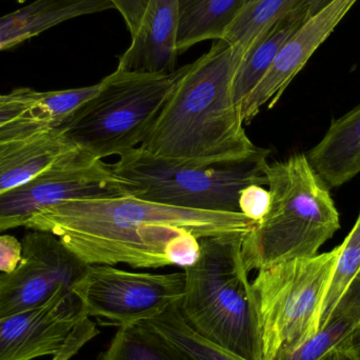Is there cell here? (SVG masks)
I'll use <instances>...</instances> for the list:
<instances>
[{"instance_id":"2e32d148","label":"cell","mask_w":360,"mask_h":360,"mask_svg":"<svg viewBox=\"0 0 360 360\" xmlns=\"http://www.w3.org/2000/svg\"><path fill=\"white\" fill-rule=\"evenodd\" d=\"M308 158L329 188H340L360 172V105L332 122Z\"/></svg>"},{"instance_id":"836d02e7","label":"cell","mask_w":360,"mask_h":360,"mask_svg":"<svg viewBox=\"0 0 360 360\" xmlns=\"http://www.w3.org/2000/svg\"><path fill=\"white\" fill-rule=\"evenodd\" d=\"M254 1H255V0H247V1H245V6H248V4H252V2H254ZM245 6H243V8H245Z\"/></svg>"},{"instance_id":"3957f363","label":"cell","mask_w":360,"mask_h":360,"mask_svg":"<svg viewBox=\"0 0 360 360\" xmlns=\"http://www.w3.org/2000/svg\"><path fill=\"white\" fill-rule=\"evenodd\" d=\"M270 207L245 235L241 257L248 273L296 258L313 257L340 230V212L325 180L306 154L268 164Z\"/></svg>"},{"instance_id":"4316f807","label":"cell","mask_w":360,"mask_h":360,"mask_svg":"<svg viewBox=\"0 0 360 360\" xmlns=\"http://www.w3.org/2000/svg\"><path fill=\"white\" fill-rule=\"evenodd\" d=\"M338 319H349L355 323L360 321V272L342 296L331 321Z\"/></svg>"},{"instance_id":"5b68a950","label":"cell","mask_w":360,"mask_h":360,"mask_svg":"<svg viewBox=\"0 0 360 360\" xmlns=\"http://www.w3.org/2000/svg\"><path fill=\"white\" fill-rule=\"evenodd\" d=\"M184 70L149 74L116 69L61 129L93 158L124 155L143 145Z\"/></svg>"},{"instance_id":"ffe728a7","label":"cell","mask_w":360,"mask_h":360,"mask_svg":"<svg viewBox=\"0 0 360 360\" xmlns=\"http://www.w3.org/2000/svg\"><path fill=\"white\" fill-rule=\"evenodd\" d=\"M302 0H255L245 6L224 33V41L247 51L252 42Z\"/></svg>"},{"instance_id":"ba28073f","label":"cell","mask_w":360,"mask_h":360,"mask_svg":"<svg viewBox=\"0 0 360 360\" xmlns=\"http://www.w3.org/2000/svg\"><path fill=\"white\" fill-rule=\"evenodd\" d=\"M184 273L130 272L108 264L88 266L72 292L86 317L124 328L154 319L179 304Z\"/></svg>"},{"instance_id":"f1b7e54d","label":"cell","mask_w":360,"mask_h":360,"mask_svg":"<svg viewBox=\"0 0 360 360\" xmlns=\"http://www.w3.org/2000/svg\"><path fill=\"white\" fill-rule=\"evenodd\" d=\"M22 255V245L12 235H0V273L16 269Z\"/></svg>"},{"instance_id":"5bb4252c","label":"cell","mask_w":360,"mask_h":360,"mask_svg":"<svg viewBox=\"0 0 360 360\" xmlns=\"http://www.w3.org/2000/svg\"><path fill=\"white\" fill-rule=\"evenodd\" d=\"M179 0H150L132 44L117 69L136 73H172L176 67Z\"/></svg>"},{"instance_id":"4fadbf2b","label":"cell","mask_w":360,"mask_h":360,"mask_svg":"<svg viewBox=\"0 0 360 360\" xmlns=\"http://www.w3.org/2000/svg\"><path fill=\"white\" fill-rule=\"evenodd\" d=\"M76 150L63 129L36 116L0 127V195L41 174Z\"/></svg>"},{"instance_id":"1f68e13d","label":"cell","mask_w":360,"mask_h":360,"mask_svg":"<svg viewBox=\"0 0 360 360\" xmlns=\"http://www.w3.org/2000/svg\"><path fill=\"white\" fill-rule=\"evenodd\" d=\"M326 360H352L350 359V357L348 356V355L346 354V353L344 352V351L340 350V348L336 349V350H334L333 352L331 353V354L329 355V356L327 357V359Z\"/></svg>"},{"instance_id":"9a60e30c","label":"cell","mask_w":360,"mask_h":360,"mask_svg":"<svg viewBox=\"0 0 360 360\" xmlns=\"http://www.w3.org/2000/svg\"><path fill=\"white\" fill-rule=\"evenodd\" d=\"M111 8L110 0H35L0 17V51L14 48L65 21Z\"/></svg>"},{"instance_id":"83f0119b","label":"cell","mask_w":360,"mask_h":360,"mask_svg":"<svg viewBox=\"0 0 360 360\" xmlns=\"http://www.w3.org/2000/svg\"><path fill=\"white\" fill-rule=\"evenodd\" d=\"M110 1L113 4L114 8L120 11L126 21L131 37H134L141 27V20L150 0H110Z\"/></svg>"},{"instance_id":"f546056e","label":"cell","mask_w":360,"mask_h":360,"mask_svg":"<svg viewBox=\"0 0 360 360\" xmlns=\"http://www.w3.org/2000/svg\"><path fill=\"white\" fill-rule=\"evenodd\" d=\"M340 349L351 359L360 360V321L355 325L354 329L351 331Z\"/></svg>"},{"instance_id":"4dcf8cb0","label":"cell","mask_w":360,"mask_h":360,"mask_svg":"<svg viewBox=\"0 0 360 360\" xmlns=\"http://www.w3.org/2000/svg\"><path fill=\"white\" fill-rule=\"evenodd\" d=\"M334 0H302V4L306 6L308 11L309 18L313 15L323 10L328 4H331Z\"/></svg>"},{"instance_id":"d6986e66","label":"cell","mask_w":360,"mask_h":360,"mask_svg":"<svg viewBox=\"0 0 360 360\" xmlns=\"http://www.w3.org/2000/svg\"><path fill=\"white\" fill-rule=\"evenodd\" d=\"M172 360H243L197 333L184 321L179 304L143 321Z\"/></svg>"},{"instance_id":"d4e9b609","label":"cell","mask_w":360,"mask_h":360,"mask_svg":"<svg viewBox=\"0 0 360 360\" xmlns=\"http://www.w3.org/2000/svg\"><path fill=\"white\" fill-rule=\"evenodd\" d=\"M32 116L41 118L37 108V91L17 88L8 93L0 92V127Z\"/></svg>"},{"instance_id":"277c9868","label":"cell","mask_w":360,"mask_h":360,"mask_svg":"<svg viewBox=\"0 0 360 360\" xmlns=\"http://www.w3.org/2000/svg\"><path fill=\"white\" fill-rule=\"evenodd\" d=\"M245 235L199 239L198 259L184 269L179 310L188 325L210 342L239 359L264 360L257 311L241 257Z\"/></svg>"},{"instance_id":"cb8c5ba5","label":"cell","mask_w":360,"mask_h":360,"mask_svg":"<svg viewBox=\"0 0 360 360\" xmlns=\"http://www.w3.org/2000/svg\"><path fill=\"white\" fill-rule=\"evenodd\" d=\"M101 82L68 90L37 91V108L41 120L53 128H61L86 101L101 90Z\"/></svg>"},{"instance_id":"7402d4cb","label":"cell","mask_w":360,"mask_h":360,"mask_svg":"<svg viewBox=\"0 0 360 360\" xmlns=\"http://www.w3.org/2000/svg\"><path fill=\"white\" fill-rule=\"evenodd\" d=\"M98 360H172L158 338L137 323L118 328L115 336Z\"/></svg>"},{"instance_id":"603a6c76","label":"cell","mask_w":360,"mask_h":360,"mask_svg":"<svg viewBox=\"0 0 360 360\" xmlns=\"http://www.w3.org/2000/svg\"><path fill=\"white\" fill-rule=\"evenodd\" d=\"M356 323L349 319H333L316 335L293 347L279 350L273 360H326L354 329Z\"/></svg>"},{"instance_id":"7a4b0ae2","label":"cell","mask_w":360,"mask_h":360,"mask_svg":"<svg viewBox=\"0 0 360 360\" xmlns=\"http://www.w3.org/2000/svg\"><path fill=\"white\" fill-rule=\"evenodd\" d=\"M245 51L224 39L186 65L143 148L156 158L196 167L232 165L269 155L245 133L233 84Z\"/></svg>"},{"instance_id":"9c48e42d","label":"cell","mask_w":360,"mask_h":360,"mask_svg":"<svg viewBox=\"0 0 360 360\" xmlns=\"http://www.w3.org/2000/svg\"><path fill=\"white\" fill-rule=\"evenodd\" d=\"M135 194L136 188L115 174L112 166L76 150L41 174L0 195V232L25 226L44 207L68 199Z\"/></svg>"},{"instance_id":"8992f818","label":"cell","mask_w":360,"mask_h":360,"mask_svg":"<svg viewBox=\"0 0 360 360\" xmlns=\"http://www.w3.org/2000/svg\"><path fill=\"white\" fill-rule=\"evenodd\" d=\"M268 158L196 167L156 158L139 147L120 156L112 169L136 188L139 198L182 209L240 213V191L250 184L266 186Z\"/></svg>"},{"instance_id":"8fae6325","label":"cell","mask_w":360,"mask_h":360,"mask_svg":"<svg viewBox=\"0 0 360 360\" xmlns=\"http://www.w3.org/2000/svg\"><path fill=\"white\" fill-rule=\"evenodd\" d=\"M86 319L72 290H61L37 308L0 319V360L57 356Z\"/></svg>"},{"instance_id":"7c38bea8","label":"cell","mask_w":360,"mask_h":360,"mask_svg":"<svg viewBox=\"0 0 360 360\" xmlns=\"http://www.w3.org/2000/svg\"><path fill=\"white\" fill-rule=\"evenodd\" d=\"M357 1L334 0L311 16L283 44L264 77L241 105L239 113L243 124H250L262 108L275 107L292 80Z\"/></svg>"},{"instance_id":"52a82bcc","label":"cell","mask_w":360,"mask_h":360,"mask_svg":"<svg viewBox=\"0 0 360 360\" xmlns=\"http://www.w3.org/2000/svg\"><path fill=\"white\" fill-rule=\"evenodd\" d=\"M342 247L258 270L251 281L262 359L316 335L319 313Z\"/></svg>"},{"instance_id":"6da1fadb","label":"cell","mask_w":360,"mask_h":360,"mask_svg":"<svg viewBox=\"0 0 360 360\" xmlns=\"http://www.w3.org/2000/svg\"><path fill=\"white\" fill-rule=\"evenodd\" d=\"M255 224L241 213L182 209L130 195L68 199L38 212L25 228L51 233L89 266L184 269L198 259L199 239L248 234Z\"/></svg>"},{"instance_id":"30bf717a","label":"cell","mask_w":360,"mask_h":360,"mask_svg":"<svg viewBox=\"0 0 360 360\" xmlns=\"http://www.w3.org/2000/svg\"><path fill=\"white\" fill-rule=\"evenodd\" d=\"M21 245L18 266L0 273V319L37 308L61 290L73 289L88 269L51 233L27 232Z\"/></svg>"},{"instance_id":"484cf974","label":"cell","mask_w":360,"mask_h":360,"mask_svg":"<svg viewBox=\"0 0 360 360\" xmlns=\"http://www.w3.org/2000/svg\"><path fill=\"white\" fill-rule=\"evenodd\" d=\"M266 186L250 184L239 193V211L245 217L258 222L268 213L270 207V192Z\"/></svg>"},{"instance_id":"d6a6232c","label":"cell","mask_w":360,"mask_h":360,"mask_svg":"<svg viewBox=\"0 0 360 360\" xmlns=\"http://www.w3.org/2000/svg\"><path fill=\"white\" fill-rule=\"evenodd\" d=\"M53 360H68L65 359V356H63V355H59V356L54 357V359Z\"/></svg>"},{"instance_id":"e0dca14e","label":"cell","mask_w":360,"mask_h":360,"mask_svg":"<svg viewBox=\"0 0 360 360\" xmlns=\"http://www.w3.org/2000/svg\"><path fill=\"white\" fill-rule=\"evenodd\" d=\"M308 19V11L300 1L295 8L264 30L252 42L241 59L233 84V96L238 111L264 77L283 44Z\"/></svg>"},{"instance_id":"44dd1931","label":"cell","mask_w":360,"mask_h":360,"mask_svg":"<svg viewBox=\"0 0 360 360\" xmlns=\"http://www.w3.org/2000/svg\"><path fill=\"white\" fill-rule=\"evenodd\" d=\"M340 247L333 275L321 302L319 332L329 325L342 296L360 272V212L354 226Z\"/></svg>"},{"instance_id":"ac0fdd59","label":"cell","mask_w":360,"mask_h":360,"mask_svg":"<svg viewBox=\"0 0 360 360\" xmlns=\"http://www.w3.org/2000/svg\"><path fill=\"white\" fill-rule=\"evenodd\" d=\"M247 0H179V54L205 40L221 39Z\"/></svg>"}]
</instances>
